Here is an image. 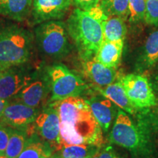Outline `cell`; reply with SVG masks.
<instances>
[{
	"label": "cell",
	"mask_w": 158,
	"mask_h": 158,
	"mask_svg": "<svg viewBox=\"0 0 158 158\" xmlns=\"http://www.w3.org/2000/svg\"><path fill=\"white\" fill-rule=\"evenodd\" d=\"M60 118L62 144H90L100 147L102 129L92 115L87 100L70 97L53 102Z\"/></svg>",
	"instance_id": "obj_1"
},
{
	"label": "cell",
	"mask_w": 158,
	"mask_h": 158,
	"mask_svg": "<svg viewBox=\"0 0 158 158\" xmlns=\"http://www.w3.org/2000/svg\"><path fill=\"white\" fill-rule=\"evenodd\" d=\"M106 15L99 5L93 8H76L67 23V29L84 61L92 59L103 41L102 23Z\"/></svg>",
	"instance_id": "obj_2"
},
{
	"label": "cell",
	"mask_w": 158,
	"mask_h": 158,
	"mask_svg": "<svg viewBox=\"0 0 158 158\" xmlns=\"http://www.w3.org/2000/svg\"><path fill=\"white\" fill-rule=\"evenodd\" d=\"M34 36L18 26L0 29V70L19 67L30 59Z\"/></svg>",
	"instance_id": "obj_3"
},
{
	"label": "cell",
	"mask_w": 158,
	"mask_h": 158,
	"mask_svg": "<svg viewBox=\"0 0 158 158\" xmlns=\"http://www.w3.org/2000/svg\"><path fill=\"white\" fill-rule=\"evenodd\" d=\"M110 141L128 150L135 157L147 158L152 155V149L147 138H144L128 114L121 109L118 110L110 134Z\"/></svg>",
	"instance_id": "obj_4"
},
{
	"label": "cell",
	"mask_w": 158,
	"mask_h": 158,
	"mask_svg": "<svg viewBox=\"0 0 158 158\" xmlns=\"http://www.w3.org/2000/svg\"><path fill=\"white\" fill-rule=\"evenodd\" d=\"M35 40L43 54L51 58H60L70 50L66 25L59 20L39 23L35 30Z\"/></svg>",
	"instance_id": "obj_5"
},
{
	"label": "cell",
	"mask_w": 158,
	"mask_h": 158,
	"mask_svg": "<svg viewBox=\"0 0 158 158\" xmlns=\"http://www.w3.org/2000/svg\"><path fill=\"white\" fill-rule=\"evenodd\" d=\"M44 78L51 92V102L70 97L80 96L86 89L85 82L75 73L62 64L51 65L45 69Z\"/></svg>",
	"instance_id": "obj_6"
},
{
	"label": "cell",
	"mask_w": 158,
	"mask_h": 158,
	"mask_svg": "<svg viewBox=\"0 0 158 158\" xmlns=\"http://www.w3.org/2000/svg\"><path fill=\"white\" fill-rule=\"evenodd\" d=\"M130 102L135 108H147L157 104V99L149 80L141 75L129 74L120 79Z\"/></svg>",
	"instance_id": "obj_7"
},
{
	"label": "cell",
	"mask_w": 158,
	"mask_h": 158,
	"mask_svg": "<svg viewBox=\"0 0 158 158\" xmlns=\"http://www.w3.org/2000/svg\"><path fill=\"white\" fill-rule=\"evenodd\" d=\"M35 133L48 143L54 152L62 146L60 134V118L56 108L52 104L40 112L34 123Z\"/></svg>",
	"instance_id": "obj_8"
},
{
	"label": "cell",
	"mask_w": 158,
	"mask_h": 158,
	"mask_svg": "<svg viewBox=\"0 0 158 158\" xmlns=\"http://www.w3.org/2000/svg\"><path fill=\"white\" fill-rule=\"evenodd\" d=\"M33 79L34 76L17 67L0 70V98L7 100L15 98Z\"/></svg>",
	"instance_id": "obj_9"
},
{
	"label": "cell",
	"mask_w": 158,
	"mask_h": 158,
	"mask_svg": "<svg viewBox=\"0 0 158 158\" xmlns=\"http://www.w3.org/2000/svg\"><path fill=\"white\" fill-rule=\"evenodd\" d=\"M40 112L38 108L19 102H9L0 118V123L13 128H24L34 123Z\"/></svg>",
	"instance_id": "obj_10"
},
{
	"label": "cell",
	"mask_w": 158,
	"mask_h": 158,
	"mask_svg": "<svg viewBox=\"0 0 158 158\" xmlns=\"http://www.w3.org/2000/svg\"><path fill=\"white\" fill-rule=\"evenodd\" d=\"M72 0H33L31 15L35 23L62 18L70 8Z\"/></svg>",
	"instance_id": "obj_11"
},
{
	"label": "cell",
	"mask_w": 158,
	"mask_h": 158,
	"mask_svg": "<svg viewBox=\"0 0 158 158\" xmlns=\"http://www.w3.org/2000/svg\"><path fill=\"white\" fill-rule=\"evenodd\" d=\"M48 92V84L43 76L42 78L33 79L14 98L16 100L15 102H21L30 107L39 108L46 98Z\"/></svg>",
	"instance_id": "obj_12"
},
{
	"label": "cell",
	"mask_w": 158,
	"mask_h": 158,
	"mask_svg": "<svg viewBox=\"0 0 158 158\" xmlns=\"http://www.w3.org/2000/svg\"><path fill=\"white\" fill-rule=\"evenodd\" d=\"M84 70L88 78L99 86H108L112 84L116 78L114 68H110L92 58L84 61Z\"/></svg>",
	"instance_id": "obj_13"
},
{
	"label": "cell",
	"mask_w": 158,
	"mask_h": 158,
	"mask_svg": "<svg viewBox=\"0 0 158 158\" xmlns=\"http://www.w3.org/2000/svg\"><path fill=\"white\" fill-rule=\"evenodd\" d=\"M124 41H102L94 58L110 68L116 69L121 59Z\"/></svg>",
	"instance_id": "obj_14"
},
{
	"label": "cell",
	"mask_w": 158,
	"mask_h": 158,
	"mask_svg": "<svg viewBox=\"0 0 158 158\" xmlns=\"http://www.w3.org/2000/svg\"><path fill=\"white\" fill-rule=\"evenodd\" d=\"M35 133L34 124H29L24 128L12 127L9 141L5 151L7 158H17L24 149L29 138Z\"/></svg>",
	"instance_id": "obj_15"
},
{
	"label": "cell",
	"mask_w": 158,
	"mask_h": 158,
	"mask_svg": "<svg viewBox=\"0 0 158 158\" xmlns=\"http://www.w3.org/2000/svg\"><path fill=\"white\" fill-rule=\"evenodd\" d=\"M92 115L100 126L102 130L107 132L114 116L112 102L108 98H92L87 100Z\"/></svg>",
	"instance_id": "obj_16"
},
{
	"label": "cell",
	"mask_w": 158,
	"mask_h": 158,
	"mask_svg": "<svg viewBox=\"0 0 158 158\" xmlns=\"http://www.w3.org/2000/svg\"><path fill=\"white\" fill-rule=\"evenodd\" d=\"M33 0H0V15L22 21L31 11Z\"/></svg>",
	"instance_id": "obj_17"
},
{
	"label": "cell",
	"mask_w": 158,
	"mask_h": 158,
	"mask_svg": "<svg viewBox=\"0 0 158 158\" xmlns=\"http://www.w3.org/2000/svg\"><path fill=\"white\" fill-rule=\"evenodd\" d=\"M54 151L35 133L29 138L24 149L17 158H48Z\"/></svg>",
	"instance_id": "obj_18"
},
{
	"label": "cell",
	"mask_w": 158,
	"mask_h": 158,
	"mask_svg": "<svg viewBox=\"0 0 158 158\" xmlns=\"http://www.w3.org/2000/svg\"><path fill=\"white\" fill-rule=\"evenodd\" d=\"M102 94L106 98L114 102L126 113L133 114L135 112V108L133 107L126 95L125 91L120 81L115 83L113 82L106 86V89L102 92Z\"/></svg>",
	"instance_id": "obj_19"
},
{
	"label": "cell",
	"mask_w": 158,
	"mask_h": 158,
	"mask_svg": "<svg viewBox=\"0 0 158 158\" xmlns=\"http://www.w3.org/2000/svg\"><path fill=\"white\" fill-rule=\"evenodd\" d=\"M103 40H124L127 27L124 19L118 16H108L102 23Z\"/></svg>",
	"instance_id": "obj_20"
},
{
	"label": "cell",
	"mask_w": 158,
	"mask_h": 158,
	"mask_svg": "<svg viewBox=\"0 0 158 158\" xmlns=\"http://www.w3.org/2000/svg\"><path fill=\"white\" fill-rule=\"evenodd\" d=\"M138 62L140 67L144 68H149L158 62V29L148 36Z\"/></svg>",
	"instance_id": "obj_21"
},
{
	"label": "cell",
	"mask_w": 158,
	"mask_h": 158,
	"mask_svg": "<svg viewBox=\"0 0 158 158\" xmlns=\"http://www.w3.org/2000/svg\"><path fill=\"white\" fill-rule=\"evenodd\" d=\"M100 147L90 144H62L57 153L58 158H83L98 155Z\"/></svg>",
	"instance_id": "obj_22"
},
{
	"label": "cell",
	"mask_w": 158,
	"mask_h": 158,
	"mask_svg": "<svg viewBox=\"0 0 158 158\" xmlns=\"http://www.w3.org/2000/svg\"><path fill=\"white\" fill-rule=\"evenodd\" d=\"M99 7L108 16L127 19L129 15V0H101Z\"/></svg>",
	"instance_id": "obj_23"
},
{
	"label": "cell",
	"mask_w": 158,
	"mask_h": 158,
	"mask_svg": "<svg viewBox=\"0 0 158 158\" xmlns=\"http://www.w3.org/2000/svg\"><path fill=\"white\" fill-rule=\"evenodd\" d=\"M146 12V0H129V20L131 22L143 21Z\"/></svg>",
	"instance_id": "obj_24"
},
{
	"label": "cell",
	"mask_w": 158,
	"mask_h": 158,
	"mask_svg": "<svg viewBox=\"0 0 158 158\" xmlns=\"http://www.w3.org/2000/svg\"><path fill=\"white\" fill-rule=\"evenodd\" d=\"M143 21L149 25H158V0H146Z\"/></svg>",
	"instance_id": "obj_25"
},
{
	"label": "cell",
	"mask_w": 158,
	"mask_h": 158,
	"mask_svg": "<svg viewBox=\"0 0 158 158\" xmlns=\"http://www.w3.org/2000/svg\"><path fill=\"white\" fill-rule=\"evenodd\" d=\"M12 127L0 123V155H5Z\"/></svg>",
	"instance_id": "obj_26"
},
{
	"label": "cell",
	"mask_w": 158,
	"mask_h": 158,
	"mask_svg": "<svg viewBox=\"0 0 158 158\" xmlns=\"http://www.w3.org/2000/svg\"><path fill=\"white\" fill-rule=\"evenodd\" d=\"M100 1L101 0H72L73 2L78 8L85 10H90L98 6Z\"/></svg>",
	"instance_id": "obj_27"
},
{
	"label": "cell",
	"mask_w": 158,
	"mask_h": 158,
	"mask_svg": "<svg viewBox=\"0 0 158 158\" xmlns=\"http://www.w3.org/2000/svg\"><path fill=\"white\" fill-rule=\"evenodd\" d=\"M98 158H122L115 152L111 147H106L100 151L98 155Z\"/></svg>",
	"instance_id": "obj_28"
},
{
	"label": "cell",
	"mask_w": 158,
	"mask_h": 158,
	"mask_svg": "<svg viewBox=\"0 0 158 158\" xmlns=\"http://www.w3.org/2000/svg\"><path fill=\"white\" fill-rule=\"evenodd\" d=\"M8 104H9V100H5V99L0 98V118H1L2 115L4 110L5 109V108L7 107Z\"/></svg>",
	"instance_id": "obj_29"
},
{
	"label": "cell",
	"mask_w": 158,
	"mask_h": 158,
	"mask_svg": "<svg viewBox=\"0 0 158 158\" xmlns=\"http://www.w3.org/2000/svg\"><path fill=\"white\" fill-rule=\"evenodd\" d=\"M83 158H98V156L94 155V156H89V157H85Z\"/></svg>",
	"instance_id": "obj_30"
},
{
	"label": "cell",
	"mask_w": 158,
	"mask_h": 158,
	"mask_svg": "<svg viewBox=\"0 0 158 158\" xmlns=\"http://www.w3.org/2000/svg\"><path fill=\"white\" fill-rule=\"evenodd\" d=\"M48 158H58V157H57V156L54 154V155H53L52 156H51V157H48Z\"/></svg>",
	"instance_id": "obj_31"
},
{
	"label": "cell",
	"mask_w": 158,
	"mask_h": 158,
	"mask_svg": "<svg viewBox=\"0 0 158 158\" xmlns=\"http://www.w3.org/2000/svg\"><path fill=\"white\" fill-rule=\"evenodd\" d=\"M157 86L158 89V70H157Z\"/></svg>",
	"instance_id": "obj_32"
}]
</instances>
